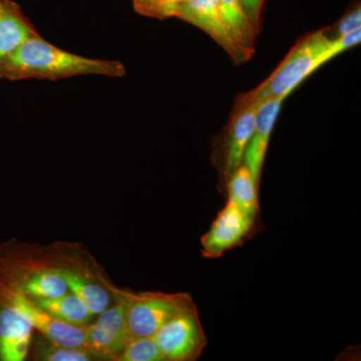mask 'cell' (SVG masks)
Instances as JSON below:
<instances>
[{
  "label": "cell",
  "instance_id": "cell-19",
  "mask_svg": "<svg viewBox=\"0 0 361 361\" xmlns=\"http://www.w3.org/2000/svg\"><path fill=\"white\" fill-rule=\"evenodd\" d=\"M184 0H133L137 13L149 18L165 20L176 18L178 8Z\"/></svg>",
  "mask_w": 361,
  "mask_h": 361
},
{
  "label": "cell",
  "instance_id": "cell-14",
  "mask_svg": "<svg viewBox=\"0 0 361 361\" xmlns=\"http://www.w3.org/2000/svg\"><path fill=\"white\" fill-rule=\"evenodd\" d=\"M35 35L37 33L26 21L18 6L11 0H6L4 14L0 18V61Z\"/></svg>",
  "mask_w": 361,
  "mask_h": 361
},
{
  "label": "cell",
  "instance_id": "cell-15",
  "mask_svg": "<svg viewBox=\"0 0 361 361\" xmlns=\"http://www.w3.org/2000/svg\"><path fill=\"white\" fill-rule=\"evenodd\" d=\"M219 6L228 33L235 44L251 59L255 51L254 44L257 33L247 18L240 0H219Z\"/></svg>",
  "mask_w": 361,
  "mask_h": 361
},
{
  "label": "cell",
  "instance_id": "cell-21",
  "mask_svg": "<svg viewBox=\"0 0 361 361\" xmlns=\"http://www.w3.org/2000/svg\"><path fill=\"white\" fill-rule=\"evenodd\" d=\"M265 0H240L247 18L250 20L256 33L260 32L261 13Z\"/></svg>",
  "mask_w": 361,
  "mask_h": 361
},
{
  "label": "cell",
  "instance_id": "cell-11",
  "mask_svg": "<svg viewBox=\"0 0 361 361\" xmlns=\"http://www.w3.org/2000/svg\"><path fill=\"white\" fill-rule=\"evenodd\" d=\"M283 97L266 99L259 104L253 134L244 154L243 164L260 186L261 173L273 127L281 109Z\"/></svg>",
  "mask_w": 361,
  "mask_h": 361
},
{
  "label": "cell",
  "instance_id": "cell-4",
  "mask_svg": "<svg viewBox=\"0 0 361 361\" xmlns=\"http://www.w3.org/2000/svg\"><path fill=\"white\" fill-rule=\"evenodd\" d=\"M126 301L130 337L153 336L171 318L195 305L186 292H134L118 287Z\"/></svg>",
  "mask_w": 361,
  "mask_h": 361
},
{
  "label": "cell",
  "instance_id": "cell-6",
  "mask_svg": "<svg viewBox=\"0 0 361 361\" xmlns=\"http://www.w3.org/2000/svg\"><path fill=\"white\" fill-rule=\"evenodd\" d=\"M0 306L18 313L26 322L51 341L63 345L87 349L85 344V326L78 327L66 324L51 317L39 308L30 297L26 295L13 283L0 269ZM89 351V350H87Z\"/></svg>",
  "mask_w": 361,
  "mask_h": 361
},
{
  "label": "cell",
  "instance_id": "cell-20",
  "mask_svg": "<svg viewBox=\"0 0 361 361\" xmlns=\"http://www.w3.org/2000/svg\"><path fill=\"white\" fill-rule=\"evenodd\" d=\"M361 11L358 4L353 11H348L336 25L337 37L346 35L353 30L360 28Z\"/></svg>",
  "mask_w": 361,
  "mask_h": 361
},
{
  "label": "cell",
  "instance_id": "cell-8",
  "mask_svg": "<svg viewBox=\"0 0 361 361\" xmlns=\"http://www.w3.org/2000/svg\"><path fill=\"white\" fill-rule=\"evenodd\" d=\"M259 104L247 99L243 94L236 99L216 157L223 189L228 178L243 164L244 154L253 134Z\"/></svg>",
  "mask_w": 361,
  "mask_h": 361
},
{
  "label": "cell",
  "instance_id": "cell-5",
  "mask_svg": "<svg viewBox=\"0 0 361 361\" xmlns=\"http://www.w3.org/2000/svg\"><path fill=\"white\" fill-rule=\"evenodd\" d=\"M97 275L114 297V304L97 315L96 319L85 326L87 349L99 361H118L130 338L126 315V301L118 286L114 284L101 264Z\"/></svg>",
  "mask_w": 361,
  "mask_h": 361
},
{
  "label": "cell",
  "instance_id": "cell-7",
  "mask_svg": "<svg viewBox=\"0 0 361 361\" xmlns=\"http://www.w3.org/2000/svg\"><path fill=\"white\" fill-rule=\"evenodd\" d=\"M165 361H195L207 346L196 304L180 311L153 336Z\"/></svg>",
  "mask_w": 361,
  "mask_h": 361
},
{
  "label": "cell",
  "instance_id": "cell-1",
  "mask_svg": "<svg viewBox=\"0 0 361 361\" xmlns=\"http://www.w3.org/2000/svg\"><path fill=\"white\" fill-rule=\"evenodd\" d=\"M125 73V66L118 61L82 58L58 49L37 35L0 61V78L11 80H56L84 75L118 78Z\"/></svg>",
  "mask_w": 361,
  "mask_h": 361
},
{
  "label": "cell",
  "instance_id": "cell-17",
  "mask_svg": "<svg viewBox=\"0 0 361 361\" xmlns=\"http://www.w3.org/2000/svg\"><path fill=\"white\" fill-rule=\"evenodd\" d=\"M26 360L97 361L99 358L85 349L63 345L35 330Z\"/></svg>",
  "mask_w": 361,
  "mask_h": 361
},
{
  "label": "cell",
  "instance_id": "cell-16",
  "mask_svg": "<svg viewBox=\"0 0 361 361\" xmlns=\"http://www.w3.org/2000/svg\"><path fill=\"white\" fill-rule=\"evenodd\" d=\"M228 200L256 219L259 215V185L254 180L249 169L244 164L239 166L228 178L225 188Z\"/></svg>",
  "mask_w": 361,
  "mask_h": 361
},
{
  "label": "cell",
  "instance_id": "cell-13",
  "mask_svg": "<svg viewBox=\"0 0 361 361\" xmlns=\"http://www.w3.org/2000/svg\"><path fill=\"white\" fill-rule=\"evenodd\" d=\"M30 299L51 317L73 326H87L96 317L87 305L71 291L51 298L30 297Z\"/></svg>",
  "mask_w": 361,
  "mask_h": 361
},
{
  "label": "cell",
  "instance_id": "cell-2",
  "mask_svg": "<svg viewBox=\"0 0 361 361\" xmlns=\"http://www.w3.org/2000/svg\"><path fill=\"white\" fill-rule=\"evenodd\" d=\"M339 54L336 39L326 30L310 33L294 45L267 80L243 94L257 104L276 97L286 99L311 73Z\"/></svg>",
  "mask_w": 361,
  "mask_h": 361
},
{
  "label": "cell",
  "instance_id": "cell-12",
  "mask_svg": "<svg viewBox=\"0 0 361 361\" xmlns=\"http://www.w3.org/2000/svg\"><path fill=\"white\" fill-rule=\"evenodd\" d=\"M35 330L18 313L0 306V361L27 360Z\"/></svg>",
  "mask_w": 361,
  "mask_h": 361
},
{
  "label": "cell",
  "instance_id": "cell-10",
  "mask_svg": "<svg viewBox=\"0 0 361 361\" xmlns=\"http://www.w3.org/2000/svg\"><path fill=\"white\" fill-rule=\"evenodd\" d=\"M176 18L204 30L238 65L250 59L228 33L221 14L219 0H184L178 8Z\"/></svg>",
  "mask_w": 361,
  "mask_h": 361
},
{
  "label": "cell",
  "instance_id": "cell-18",
  "mask_svg": "<svg viewBox=\"0 0 361 361\" xmlns=\"http://www.w3.org/2000/svg\"><path fill=\"white\" fill-rule=\"evenodd\" d=\"M118 361H165L153 336L130 337Z\"/></svg>",
  "mask_w": 361,
  "mask_h": 361
},
{
  "label": "cell",
  "instance_id": "cell-9",
  "mask_svg": "<svg viewBox=\"0 0 361 361\" xmlns=\"http://www.w3.org/2000/svg\"><path fill=\"white\" fill-rule=\"evenodd\" d=\"M255 221L236 204L228 200L201 239L202 254L208 259L220 258L225 252L242 245L250 236Z\"/></svg>",
  "mask_w": 361,
  "mask_h": 361
},
{
  "label": "cell",
  "instance_id": "cell-3",
  "mask_svg": "<svg viewBox=\"0 0 361 361\" xmlns=\"http://www.w3.org/2000/svg\"><path fill=\"white\" fill-rule=\"evenodd\" d=\"M54 247L59 271L68 291L75 294L96 316L110 307L114 297L99 280L97 259L80 244L56 242Z\"/></svg>",
  "mask_w": 361,
  "mask_h": 361
},
{
  "label": "cell",
  "instance_id": "cell-22",
  "mask_svg": "<svg viewBox=\"0 0 361 361\" xmlns=\"http://www.w3.org/2000/svg\"><path fill=\"white\" fill-rule=\"evenodd\" d=\"M4 6H6V0H0V18H1L2 14H4Z\"/></svg>",
  "mask_w": 361,
  "mask_h": 361
}]
</instances>
